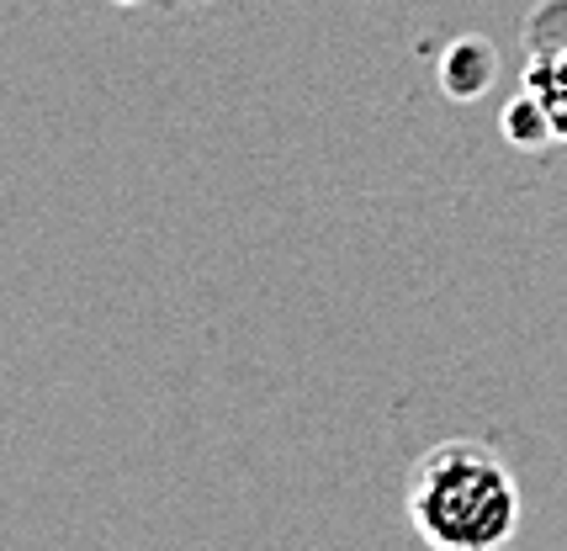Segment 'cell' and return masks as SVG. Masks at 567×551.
Segmentation results:
<instances>
[{
  "label": "cell",
  "instance_id": "1",
  "mask_svg": "<svg viewBox=\"0 0 567 551\" xmlns=\"http://www.w3.org/2000/svg\"><path fill=\"white\" fill-rule=\"evenodd\" d=\"M409 520L441 551H494L519 530V482L483 440H441L409 472Z\"/></svg>",
  "mask_w": 567,
  "mask_h": 551
},
{
  "label": "cell",
  "instance_id": "2",
  "mask_svg": "<svg viewBox=\"0 0 567 551\" xmlns=\"http://www.w3.org/2000/svg\"><path fill=\"white\" fill-rule=\"evenodd\" d=\"M494 75H498V59H494V43H488V38H456V43L441 53V91L451 101L488 96Z\"/></svg>",
  "mask_w": 567,
  "mask_h": 551
},
{
  "label": "cell",
  "instance_id": "3",
  "mask_svg": "<svg viewBox=\"0 0 567 551\" xmlns=\"http://www.w3.org/2000/svg\"><path fill=\"white\" fill-rule=\"evenodd\" d=\"M525 91L546 106V117L557 127V138H567V53H536L525 70Z\"/></svg>",
  "mask_w": 567,
  "mask_h": 551
},
{
  "label": "cell",
  "instance_id": "4",
  "mask_svg": "<svg viewBox=\"0 0 567 551\" xmlns=\"http://www.w3.org/2000/svg\"><path fill=\"white\" fill-rule=\"evenodd\" d=\"M504 138L509 144H519V149H542V144H551L557 138V127H551V117H546V106L530 91H519L509 106H504Z\"/></svg>",
  "mask_w": 567,
  "mask_h": 551
},
{
  "label": "cell",
  "instance_id": "5",
  "mask_svg": "<svg viewBox=\"0 0 567 551\" xmlns=\"http://www.w3.org/2000/svg\"><path fill=\"white\" fill-rule=\"evenodd\" d=\"M112 6H138V0H112Z\"/></svg>",
  "mask_w": 567,
  "mask_h": 551
}]
</instances>
